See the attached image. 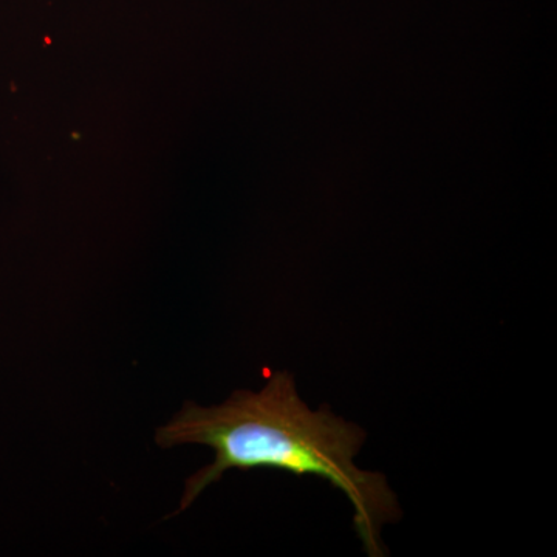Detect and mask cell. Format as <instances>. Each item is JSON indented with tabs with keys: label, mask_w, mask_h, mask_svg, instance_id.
Returning a JSON list of instances; mask_svg holds the SVG:
<instances>
[{
	"label": "cell",
	"mask_w": 557,
	"mask_h": 557,
	"mask_svg": "<svg viewBox=\"0 0 557 557\" xmlns=\"http://www.w3.org/2000/svg\"><path fill=\"white\" fill-rule=\"evenodd\" d=\"M368 432L322 405L310 409L299 397L295 376L276 372L259 392L237 391L212 408L186 403L157 432L163 448L197 443L215 453L214 461L186 482L180 511L230 469H277L317 478L344 493L354 507V527L370 557L386 556L381 531L401 519L397 494L380 472L364 471L357 458Z\"/></svg>",
	"instance_id": "obj_1"
}]
</instances>
